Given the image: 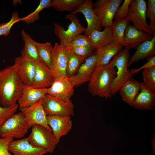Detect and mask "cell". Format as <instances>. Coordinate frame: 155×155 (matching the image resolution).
Masks as SVG:
<instances>
[{"label": "cell", "instance_id": "6da1fadb", "mask_svg": "<svg viewBox=\"0 0 155 155\" xmlns=\"http://www.w3.org/2000/svg\"><path fill=\"white\" fill-rule=\"evenodd\" d=\"M23 84L13 65L0 71V104L8 107L21 97Z\"/></svg>", "mask_w": 155, "mask_h": 155}, {"label": "cell", "instance_id": "7a4b0ae2", "mask_svg": "<svg viewBox=\"0 0 155 155\" xmlns=\"http://www.w3.org/2000/svg\"><path fill=\"white\" fill-rule=\"evenodd\" d=\"M116 69L109 63L102 66H96L88 82V90L93 96L106 99L112 96L110 92L111 86L116 76Z\"/></svg>", "mask_w": 155, "mask_h": 155}, {"label": "cell", "instance_id": "3957f363", "mask_svg": "<svg viewBox=\"0 0 155 155\" xmlns=\"http://www.w3.org/2000/svg\"><path fill=\"white\" fill-rule=\"evenodd\" d=\"M129 58V50L125 48L110 62L116 69V76L110 88L112 96L116 95L124 83L131 78L133 75L128 69Z\"/></svg>", "mask_w": 155, "mask_h": 155}, {"label": "cell", "instance_id": "277c9868", "mask_svg": "<svg viewBox=\"0 0 155 155\" xmlns=\"http://www.w3.org/2000/svg\"><path fill=\"white\" fill-rule=\"evenodd\" d=\"M32 131L27 137L29 143L34 146L42 148L47 153L54 151L58 144L52 131L39 124L32 126Z\"/></svg>", "mask_w": 155, "mask_h": 155}, {"label": "cell", "instance_id": "5b68a950", "mask_svg": "<svg viewBox=\"0 0 155 155\" xmlns=\"http://www.w3.org/2000/svg\"><path fill=\"white\" fill-rule=\"evenodd\" d=\"M42 106L46 116L70 117L74 114V106L67 100L46 94L42 98Z\"/></svg>", "mask_w": 155, "mask_h": 155}, {"label": "cell", "instance_id": "8992f818", "mask_svg": "<svg viewBox=\"0 0 155 155\" xmlns=\"http://www.w3.org/2000/svg\"><path fill=\"white\" fill-rule=\"evenodd\" d=\"M30 128L24 114L20 112L14 114L5 122L0 127V136L2 138H20Z\"/></svg>", "mask_w": 155, "mask_h": 155}, {"label": "cell", "instance_id": "52a82bcc", "mask_svg": "<svg viewBox=\"0 0 155 155\" xmlns=\"http://www.w3.org/2000/svg\"><path fill=\"white\" fill-rule=\"evenodd\" d=\"M65 18L71 22L67 30L57 23L54 26V32L60 40V44L66 47L76 36L85 32L86 28L80 23L76 14L70 13L66 15Z\"/></svg>", "mask_w": 155, "mask_h": 155}, {"label": "cell", "instance_id": "ba28073f", "mask_svg": "<svg viewBox=\"0 0 155 155\" xmlns=\"http://www.w3.org/2000/svg\"><path fill=\"white\" fill-rule=\"evenodd\" d=\"M147 2L144 0H131L125 18L137 29L153 35L147 22Z\"/></svg>", "mask_w": 155, "mask_h": 155}, {"label": "cell", "instance_id": "9c48e42d", "mask_svg": "<svg viewBox=\"0 0 155 155\" xmlns=\"http://www.w3.org/2000/svg\"><path fill=\"white\" fill-rule=\"evenodd\" d=\"M123 0H98L92 4L94 12L102 27H111L115 13Z\"/></svg>", "mask_w": 155, "mask_h": 155}, {"label": "cell", "instance_id": "30bf717a", "mask_svg": "<svg viewBox=\"0 0 155 155\" xmlns=\"http://www.w3.org/2000/svg\"><path fill=\"white\" fill-rule=\"evenodd\" d=\"M69 50L58 42L52 49V67L51 70L54 80L66 75Z\"/></svg>", "mask_w": 155, "mask_h": 155}, {"label": "cell", "instance_id": "8fae6325", "mask_svg": "<svg viewBox=\"0 0 155 155\" xmlns=\"http://www.w3.org/2000/svg\"><path fill=\"white\" fill-rule=\"evenodd\" d=\"M26 121L30 128L34 124L42 125L52 131L47 123V116L42 106V98L34 104L29 106L20 108Z\"/></svg>", "mask_w": 155, "mask_h": 155}, {"label": "cell", "instance_id": "7c38bea8", "mask_svg": "<svg viewBox=\"0 0 155 155\" xmlns=\"http://www.w3.org/2000/svg\"><path fill=\"white\" fill-rule=\"evenodd\" d=\"M13 66L23 84L31 86L36 71V63L21 56L16 59Z\"/></svg>", "mask_w": 155, "mask_h": 155}, {"label": "cell", "instance_id": "4fadbf2b", "mask_svg": "<svg viewBox=\"0 0 155 155\" xmlns=\"http://www.w3.org/2000/svg\"><path fill=\"white\" fill-rule=\"evenodd\" d=\"M74 84L66 75L55 79L51 86L47 88V93L51 95L70 100L74 92Z\"/></svg>", "mask_w": 155, "mask_h": 155}, {"label": "cell", "instance_id": "5bb4252c", "mask_svg": "<svg viewBox=\"0 0 155 155\" xmlns=\"http://www.w3.org/2000/svg\"><path fill=\"white\" fill-rule=\"evenodd\" d=\"M92 4V0H85L75 10L71 12L75 14L81 13L84 15L87 24L85 32V34L87 36L93 30L101 31L102 28L99 18L94 11Z\"/></svg>", "mask_w": 155, "mask_h": 155}, {"label": "cell", "instance_id": "9a60e30c", "mask_svg": "<svg viewBox=\"0 0 155 155\" xmlns=\"http://www.w3.org/2000/svg\"><path fill=\"white\" fill-rule=\"evenodd\" d=\"M46 120L58 143L61 137L67 134L72 128L70 117L47 116Z\"/></svg>", "mask_w": 155, "mask_h": 155}, {"label": "cell", "instance_id": "2e32d148", "mask_svg": "<svg viewBox=\"0 0 155 155\" xmlns=\"http://www.w3.org/2000/svg\"><path fill=\"white\" fill-rule=\"evenodd\" d=\"M36 69L32 88L36 89L48 88L54 80L51 70L41 60L36 63Z\"/></svg>", "mask_w": 155, "mask_h": 155}, {"label": "cell", "instance_id": "e0dca14e", "mask_svg": "<svg viewBox=\"0 0 155 155\" xmlns=\"http://www.w3.org/2000/svg\"><path fill=\"white\" fill-rule=\"evenodd\" d=\"M96 63L95 53L85 59L84 62L81 64L77 73L70 78L75 86L89 82L96 66Z\"/></svg>", "mask_w": 155, "mask_h": 155}, {"label": "cell", "instance_id": "ac0fdd59", "mask_svg": "<svg viewBox=\"0 0 155 155\" xmlns=\"http://www.w3.org/2000/svg\"><path fill=\"white\" fill-rule=\"evenodd\" d=\"M140 92L135 98L132 107L139 110H152L155 104V90L143 82L140 83Z\"/></svg>", "mask_w": 155, "mask_h": 155}, {"label": "cell", "instance_id": "d6986e66", "mask_svg": "<svg viewBox=\"0 0 155 155\" xmlns=\"http://www.w3.org/2000/svg\"><path fill=\"white\" fill-rule=\"evenodd\" d=\"M152 37V35L137 29L129 23L125 31L123 46L129 50L136 49L141 43Z\"/></svg>", "mask_w": 155, "mask_h": 155}, {"label": "cell", "instance_id": "ffe728a7", "mask_svg": "<svg viewBox=\"0 0 155 155\" xmlns=\"http://www.w3.org/2000/svg\"><path fill=\"white\" fill-rule=\"evenodd\" d=\"M8 149L13 155H44L47 153L43 149L31 145L28 137L12 140L9 144Z\"/></svg>", "mask_w": 155, "mask_h": 155}, {"label": "cell", "instance_id": "44dd1931", "mask_svg": "<svg viewBox=\"0 0 155 155\" xmlns=\"http://www.w3.org/2000/svg\"><path fill=\"white\" fill-rule=\"evenodd\" d=\"M47 88L36 89L23 84L22 94L18 101L19 108L36 103L47 94Z\"/></svg>", "mask_w": 155, "mask_h": 155}, {"label": "cell", "instance_id": "7402d4cb", "mask_svg": "<svg viewBox=\"0 0 155 155\" xmlns=\"http://www.w3.org/2000/svg\"><path fill=\"white\" fill-rule=\"evenodd\" d=\"M123 46L122 44L113 41L96 50L95 54L97 59L96 66H104L109 64L111 59L122 50Z\"/></svg>", "mask_w": 155, "mask_h": 155}, {"label": "cell", "instance_id": "603a6c76", "mask_svg": "<svg viewBox=\"0 0 155 155\" xmlns=\"http://www.w3.org/2000/svg\"><path fill=\"white\" fill-rule=\"evenodd\" d=\"M136 49L135 53L129 58V67L133 63L154 56L155 34L151 40L143 42Z\"/></svg>", "mask_w": 155, "mask_h": 155}, {"label": "cell", "instance_id": "cb8c5ba5", "mask_svg": "<svg viewBox=\"0 0 155 155\" xmlns=\"http://www.w3.org/2000/svg\"><path fill=\"white\" fill-rule=\"evenodd\" d=\"M88 36L90 40L93 50H96L113 41L111 27L104 28L102 31L93 30Z\"/></svg>", "mask_w": 155, "mask_h": 155}, {"label": "cell", "instance_id": "d4e9b609", "mask_svg": "<svg viewBox=\"0 0 155 155\" xmlns=\"http://www.w3.org/2000/svg\"><path fill=\"white\" fill-rule=\"evenodd\" d=\"M21 34L24 42L23 48L21 51V56L36 63L41 60L35 44L36 41L24 29L22 30Z\"/></svg>", "mask_w": 155, "mask_h": 155}, {"label": "cell", "instance_id": "484cf974", "mask_svg": "<svg viewBox=\"0 0 155 155\" xmlns=\"http://www.w3.org/2000/svg\"><path fill=\"white\" fill-rule=\"evenodd\" d=\"M140 89V82L132 78L128 80L119 90L123 101L132 106Z\"/></svg>", "mask_w": 155, "mask_h": 155}, {"label": "cell", "instance_id": "4316f807", "mask_svg": "<svg viewBox=\"0 0 155 155\" xmlns=\"http://www.w3.org/2000/svg\"><path fill=\"white\" fill-rule=\"evenodd\" d=\"M129 23L125 18L116 20L113 21L111 27L113 41L123 45L125 31Z\"/></svg>", "mask_w": 155, "mask_h": 155}, {"label": "cell", "instance_id": "83f0119b", "mask_svg": "<svg viewBox=\"0 0 155 155\" xmlns=\"http://www.w3.org/2000/svg\"><path fill=\"white\" fill-rule=\"evenodd\" d=\"M84 0H52L51 6L59 11H69L75 10L84 1Z\"/></svg>", "mask_w": 155, "mask_h": 155}, {"label": "cell", "instance_id": "f1b7e54d", "mask_svg": "<svg viewBox=\"0 0 155 155\" xmlns=\"http://www.w3.org/2000/svg\"><path fill=\"white\" fill-rule=\"evenodd\" d=\"M38 55L40 59L51 70L52 67V49L49 42L40 43L35 42Z\"/></svg>", "mask_w": 155, "mask_h": 155}, {"label": "cell", "instance_id": "f546056e", "mask_svg": "<svg viewBox=\"0 0 155 155\" xmlns=\"http://www.w3.org/2000/svg\"><path fill=\"white\" fill-rule=\"evenodd\" d=\"M86 59L77 56L69 50L66 67V75L69 78H71L74 75Z\"/></svg>", "mask_w": 155, "mask_h": 155}, {"label": "cell", "instance_id": "4dcf8cb0", "mask_svg": "<svg viewBox=\"0 0 155 155\" xmlns=\"http://www.w3.org/2000/svg\"><path fill=\"white\" fill-rule=\"evenodd\" d=\"M51 0H40L39 4L36 9L32 12L26 16L21 18V21L28 24L33 23L40 18L39 14L43 9L51 7Z\"/></svg>", "mask_w": 155, "mask_h": 155}, {"label": "cell", "instance_id": "1f68e13d", "mask_svg": "<svg viewBox=\"0 0 155 155\" xmlns=\"http://www.w3.org/2000/svg\"><path fill=\"white\" fill-rule=\"evenodd\" d=\"M21 21V18L17 12H13L10 20L8 22L0 24V36H7L9 34L11 28L16 23Z\"/></svg>", "mask_w": 155, "mask_h": 155}, {"label": "cell", "instance_id": "d6a6232c", "mask_svg": "<svg viewBox=\"0 0 155 155\" xmlns=\"http://www.w3.org/2000/svg\"><path fill=\"white\" fill-rule=\"evenodd\" d=\"M146 18L150 20L149 27L153 35L155 34V0H148L147 3Z\"/></svg>", "mask_w": 155, "mask_h": 155}, {"label": "cell", "instance_id": "836d02e7", "mask_svg": "<svg viewBox=\"0 0 155 155\" xmlns=\"http://www.w3.org/2000/svg\"><path fill=\"white\" fill-rule=\"evenodd\" d=\"M142 75L144 83L155 90V67L144 69Z\"/></svg>", "mask_w": 155, "mask_h": 155}, {"label": "cell", "instance_id": "e575fe53", "mask_svg": "<svg viewBox=\"0 0 155 155\" xmlns=\"http://www.w3.org/2000/svg\"><path fill=\"white\" fill-rule=\"evenodd\" d=\"M18 107L17 103L8 107H2L0 104V127L9 118L15 113Z\"/></svg>", "mask_w": 155, "mask_h": 155}, {"label": "cell", "instance_id": "d590c367", "mask_svg": "<svg viewBox=\"0 0 155 155\" xmlns=\"http://www.w3.org/2000/svg\"><path fill=\"white\" fill-rule=\"evenodd\" d=\"M79 46L91 47V43L89 37L86 35L79 34L76 36L66 48H70Z\"/></svg>", "mask_w": 155, "mask_h": 155}, {"label": "cell", "instance_id": "8d00e7d4", "mask_svg": "<svg viewBox=\"0 0 155 155\" xmlns=\"http://www.w3.org/2000/svg\"><path fill=\"white\" fill-rule=\"evenodd\" d=\"M75 55L86 58L93 54V49L86 46H79L67 48Z\"/></svg>", "mask_w": 155, "mask_h": 155}, {"label": "cell", "instance_id": "74e56055", "mask_svg": "<svg viewBox=\"0 0 155 155\" xmlns=\"http://www.w3.org/2000/svg\"><path fill=\"white\" fill-rule=\"evenodd\" d=\"M131 0H125L122 5L117 10L114 19L115 20L125 18L128 13L129 6Z\"/></svg>", "mask_w": 155, "mask_h": 155}, {"label": "cell", "instance_id": "f35d334b", "mask_svg": "<svg viewBox=\"0 0 155 155\" xmlns=\"http://www.w3.org/2000/svg\"><path fill=\"white\" fill-rule=\"evenodd\" d=\"M13 138L10 137H0V155H13L9 151L8 147L9 143Z\"/></svg>", "mask_w": 155, "mask_h": 155}, {"label": "cell", "instance_id": "ab89813d", "mask_svg": "<svg viewBox=\"0 0 155 155\" xmlns=\"http://www.w3.org/2000/svg\"><path fill=\"white\" fill-rule=\"evenodd\" d=\"M148 61L140 67L135 69H132L130 70L131 73L133 75L137 73L142 69L148 68L155 67V56L147 58Z\"/></svg>", "mask_w": 155, "mask_h": 155}, {"label": "cell", "instance_id": "60d3db41", "mask_svg": "<svg viewBox=\"0 0 155 155\" xmlns=\"http://www.w3.org/2000/svg\"><path fill=\"white\" fill-rule=\"evenodd\" d=\"M152 143H153L152 144L153 146V150L154 152H155V146H154V142H155V138H153V140H152Z\"/></svg>", "mask_w": 155, "mask_h": 155}, {"label": "cell", "instance_id": "b9f144b4", "mask_svg": "<svg viewBox=\"0 0 155 155\" xmlns=\"http://www.w3.org/2000/svg\"></svg>", "mask_w": 155, "mask_h": 155}]
</instances>
